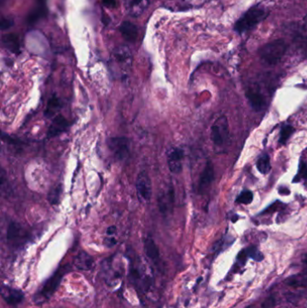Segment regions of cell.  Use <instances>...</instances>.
<instances>
[{"label":"cell","instance_id":"cell-24","mask_svg":"<svg viewBox=\"0 0 307 308\" xmlns=\"http://www.w3.org/2000/svg\"><path fill=\"white\" fill-rule=\"evenodd\" d=\"M253 200V194L250 190H244L238 196L236 199L237 203L243 204V205H249L252 203Z\"/></svg>","mask_w":307,"mask_h":308},{"label":"cell","instance_id":"cell-6","mask_svg":"<svg viewBox=\"0 0 307 308\" xmlns=\"http://www.w3.org/2000/svg\"><path fill=\"white\" fill-rule=\"evenodd\" d=\"M226 135L228 136V123L223 116L211 127V140L216 146H221L225 143Z\"/></svg>","mask_w":307,"mask_h":308},{"label":"cell","instance_id":"cell-26","mask_svg":"<svg viewBox=\"0 0 307 308\" xmlns=\"http://www.w3.org/2000/svg\"><path fill=\"white\" fill-rule=\"evenodd\" d=\"M276 299L273 297H269L262 303L261 308H272L276 306Z\"/></svg>","mask_w":307,"mask_h":308},{"label":"cell","instance_id":"cell-15","mask_svg":"<svg viewBox=\"0 0 307 308\" xmlns=\"http://www.w3.org/2000/svg\"><path fill=\"white\" fill-rule=\"evenodd\" d=\"M74 265L77 270H91L94 267V259L88 253L80 252L75 258Z\"/></svg>","mask_w":307,"mask_h":308},{"label":"cell","instance_id":"cell-4","mask_svg":"<svg viewBox=\"0 0 307 308\" xmlns=\"http://www.w3.org/2000/svg\"><path fill=\"white\" fill-rule=\"evenodd\" d=\"M107 146L117 160H127L131 153V141L126 136L110 137L107 140Z\"/></svg>","mask_w":307,"mask_h":308},{"label":"cell","instance_id":"cell-5","mask_svg":"<svg viewBox=\"0 0 307 308\" xmlns=\"http://www.w3.org/2000/svg\"><path fill=\"white\" fill-rule=\"evenodd\" d=\"M136 190L140 198H142L143 201L148 202L152 198L153 195V187H152V180L149 176L148 173L145 171H141L138 174L136 180Z\"/></svg>","mask_w":307,"mask_h":308},{"label":"cell","instance_id":"cell-18","mask_svg":"<svg viewBox=\"0 0 307 308\" xmlns=\"http://www.w3.org/2000/svg\"><path fill=\"white\" fill-rule=\"evenodd\" d=\"M120 31L124 38L129 42H134L137 38V26H134L132 23L128 21L123 23L121 25Z\"/></svg>","mask_w":307,"mask_h":308},{"label":"cell","instance_id":"cell-10","mask_svg":"<svg viewBox=\"0 0 307 308\" xmlns=\"http://www.w3.org/2000/svg\"><path fill=\"white\" fill-rule=\"evenodd\" d=\"M0 292L3 299L6 301V304L10 306L19 305L25 298V295L21 290L6 285L2 286Z\"/></svg>","mask_w":307,"mask_h":308},{"label":"cell","instance_id":"cell-20","mask_svg":"<svg viewBox=\"0 0 307 308\" xmlns=\"http://www.w3.org/2000/svg\"><path fill=\"white\" fill-rule=\"evenodd\" d=\"M287 286L294 287H307V273H299L286 279L285 281Z\"/></svg>","mask_w":307,"mask_h":308},{"label":"cell","instance_id":"cell-13","mask_svg":"<svg viewBox=\"0 0 307 308\" xmlns=\"http://www.w3.org/2000/svg\"><path fill=\"white\" fill-rule=\"evenodd\" d=\"M149 0H125V8L131 17H139L148 7Z\"/></svg>","mask_w":307,"mask_h":308},{"label":"cell","instance_id":"cell-7","mask_svg":"<svg viewBox=\"0 0 307 308\" xmlns=\"http://www.w3.org/2000/svg\"><path fill=\"white\" fill-rule=\"evenodd\" d=\"M184 151L179 147L170 149L167 154V161L170 172L173 174H179L183 168Z\"/></svg>","mask_w":307,"mask_h":308},{"label":"cell","instance_id":"cell-12","mask_svg":"<svg viewBox=\"0 0 307 308\" xmlns=\"http://www.w3.org/2000/svg\"><path fill=\"white\" fill-rule=\"evenodd\" d=\"M214 179V166L211 161H207L203 171L200 175L199 182H198V191L203 193L206 190V188L211 185Z\"/></svg>","mask_w":307,"mask_h":308},{"label":"cell","instance_id":"cell-32","mask_svg":"<svg viewBox=\"0 0 307 308\" xmlns=\"http://www.w3.org/2000/svg\"><path fill=\"white\" fill-rule=\"evenodd\" d=\"M303 261H304V263H305V264L307 265V254H305V255H304V257H303Z\"/></svg>","mask_w":307,"mask_h":308},{"label":"cell","instance_id":"cell-31","mask_svg":"<svg viewBox=\"0 0 307 308\" xmlns=\"http://www.w3.org/2000/svg\"><path fill=\"white\" fill-rule=\"evenodd\" d=\"M115 4H116L115 0H103V5L107 7H114L115 6Z\"/></svg>","mask_w":307,"mask_h":308},{"label":"cell","instance_id":"cell-14","mask_svg":"<svg viewBox=\"0 0 307 308\" xmlns=\"http://www.w3.org/2000/svg\"><path fill=\"white\" fill-rule=\"evenodd\" d=\"M246 98H247L248 101L250 102V105H252V107L254 110L259 112L263 108L264 105H265V100H264L262 95L257 90H254V89L247 90Z\"/></svg>","mask_w":307,"mask_h":308},{"label":"cell","instance_id":"cell-28","mask_svg":"<svg viewBox=\"0 0 307 308\" xmlns=\"http://www.w3.org/2000/svg\"><path fill=\"white\" fill-rule=\"evenodd\" d=\"M104 244H105L107 247H113V246H115V244H116V240H115V238H114V237H106V238L104 239Z\"/></svg>","mask_w":307,"mask_h":308},{"label":"cell","instance_id":"cell-27","mask_svg":"<svg viewBox=\"0 0 307 308\" xmlns=\"http://www.w3.org/2000/svg\"><path fill=\"white\" fill-rule=\"evenodd\" d=\"M248 258H249V256H248L246 250H242V251H241L240 253H239V255H238V257H237L239 263L241 265H244L246 263Z\"/></svg>","mask_w":307,"mask_h":308},{"label":"cell","instance_id":"cell-23","mask_svg":"<svg viewBox=\"0 0 307 308\" xmlns=\"http://www.w3.org/2000/svg\"><path fill=\"white\" fill-rule=\"evenodd\" d=\"M295 131L294 127H291V126H285L283 127L280 131V140H279V143L280 144H285L287 140L289 139L291 135L293 134V132Z\"/></svg>","mask_w":307,"mask_h":308},{"label":"cell","instance_id":"cell-2","mask_svg":"<svg viewBox=\"0 0 307 308\" xmlns=\"http://www.w3.org/2000/svg\"><path fill=\"white\" fill-rule=\"evenodd\" d=\"M287 50V44L283 39H278L263 45L258 55L260 60L268 65H276L284 57Z\"/></svg>","mask_w":307,"mask_h":308},{"label":"cell","instance_id":"cell-9","mask_svg":"<svg viewBox=\"0 0 307 308\" xmlns=\"http://www.w3.org/2000/svg\"><path fill=\"white\" fill-rule=\"evenodd\" d=\"M26 237V231L24 229L20 224L17 222H11L6 231V240L9 242H11L13 245H18L21 244L23 241Z\"/></svg>","mask_w":307,"mask_h":308},{"label":"cell","instance_id":"cell-1","mask_svg":"<svg viewBox=\"0 0 307 308\" xmlns=\"http://www.w3.org/2000/svg\"><path fill=\"white\" fill-rule=\"evenodd\" d=\"M69 271H70L69 265L60 266V268L51 275V277H50L49 279L44 282L38 291L34 294L33 298L34 304L42 305L44 303L47 302L50 298L52 297V295L60 286L63 277L66 275Z\"/></svg>","mask_w":307,"mask_h":308},{"label":"cell","instance_id":"cell-11","mask_svg":"<svg viewBox=\"0 0 307 308\" xmlns=\"http://www.w3.org/2000/svg\"><path fill=\"white\" fill-rule=\"evenodd\" d=\"M144 252L151 262L153 264L159 267L160 262V255H159V248L154 242V239L151 236H147L143 242Z\"/></svg>","mask_w":307,"mask_h":308},{"label":"cell","instance_id":"cell-22","mask_svg":"<svg viewBox=\"0 0 307 308\" xmlns=\"http://www.w3.org/2000/svg\"><path fill=\"white\" fill-rule=\"evenodd\" d=\"M257 169L258 171L263 174L266 175L268 174L270 170H271V166H270V160H269V156L268 155H263L261 156L258 160H257Z\"/></svg>","mask_w":307,"mask_h":308},{"label":"cell","instance_id":"cell-30","mask_svg":"<svg viewBox=\"0 0 307 308\" xmlns=\"http://www.w3.org/2000/svg\"><path fill=\"white\" fill-rule=\"evenodd\" d=\"M115 232H116V226H111L106 229L107 236H113Z\"/></svg>","mask_w":307,"mask_h":308},{"label":"cell","instance_id":"cell-16","mask_svg":"<svg viewBox=\"0 0 307 308\" xmlns=\"http://www.w3.org/2000/svg\"><path fill=\"white\" fill-rule=\"evenodd\" d=\"M173 203H174V190L172 188H170L169 190L165 191L159 196V209L162 213L170 212Z\"/></svg>","mask_w":307,"mask_h":308},{"label":"cell","instance_id":"cell-29","mask_svg":"<svg viewBox=\"0 0 307 308\" xmlns=\"http://www.w3.org/2000/svg\"><path fill=\"white\" fill-rule=\"evenodd\" d=\"M299 176L305 179V180L307 183V166H301L300 167V172H299Z\"/></svg>","mask_w":307,"mask_h":308},{"label":"cell","instance_id":"cell-25","mask_svg":"<svg viewBox=\"0 0 307 308\" xmlns=\"http://www.w3.org/2000/svg\"><path fill=\"white\" fill-rule=\"evenodd\" d=\"M245 250L247 252L249 258H252L256 261H261L264 259L263 254L259 252L258 248L255 247V246H251V247H248Z\"/></svg>","mask_w":307,"mask_h":308},{"label":"cell","instance_id":"cell-3","mask_svg":"<svg viewBox=\"0 0 307 308\" xmlns=\"http://www.w3.org/2000/svg\"><path fill=\"white\" fill-rule=\"evenodd\" d=\"M269 16V12L266 9L254 6L248 10L242 17L236 22L234 30L238 33L247 32L249 30L257 26L259 23L264 21Z\"/></svg>","mask_w":307,"mask_h":308},{"label":"cell","instance_id":"cell-8","mask_svg":"<svg viewBox=\"0 0 307 308\" xmlns=\"http://www.w3.org/2000/svg\"><path fill=\"white\" fill-rule=\"evenodd\" d=\"M70 127H71V123L67 120V118L61 115H57L52 119L49 129L47 131V138L51 139V138L56 137L61 133L67 132Z\"/></svg>","mask_w":307,"mask_h":308},{"label":"cell","instance_id":"cell-19","mask_svg":"<svg viewBox=\"0 0 307 308\" xmlns=\"http://www.w3.org/2000/svg\"><path fill=\"white\" fill-rule=\"evenodd\" d=\"M115 60L118 61L119 63L121 64L123 63V65L125 67H129L131 65L132 56H131V52L129 51L127 47L123 46V47L115 50Z\"/></svg>","mask_w":307,"mask_h":308},{"label":"cell","instance_id":"cell-21","mask_svg":"<svg viewBox=\"0 0 307 308\" xmlns=\"http://www.w3.org/2000/svg\"><path fill=\"white\" fill-rule=\"evenodd\" d=\"M62 193V186L59 184L52 187L48 193V201L51 205H57L60 203V197Z\"/></svg>","mask_w":307,"mask_h":308},{"label":"cell","instance_id":"cell-17","mask_svg":"<svg viewBox=\"0 0 307 308\" xmlns=\"http://www.w3.org/2000/svg\"><path fill=\"white\" fill-rule=\"evenodd\" d=\"M61 107H62V102L60 98H58L56 95H53L48 101V104L44 111V116L48 119L52 118L53 116H56L57 113L60 111Z\"/></svg>","mask_w":307,"mask_h":308}]
</instances>
